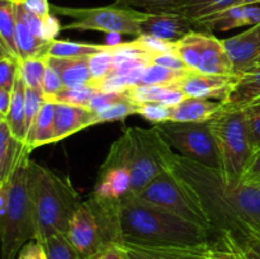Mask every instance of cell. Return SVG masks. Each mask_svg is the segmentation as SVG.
Listing matches in <instances>:
<instances>
[{
	"instance_id": "cell-1",
	"label": "cell",
	"mask_w": 260,
	"mask_h": 259,
	"mask_svg": "<svg viewBox=\"0 0 260 259\" xmlns=\"http://www.w3.org/2000/svg\"><path fill=\"white\" fill-rule=\"evenodd\" d=\"M169 170L207 213L216 238L228 236L240 249L260 245V187L175 152Z\"/></svg>"
},
{
	"instance_id": "cell-2",
	"label": "cell",
	"mask_w": 260,
	"mask_h": 259,
	"mask_svg": "<svg viewBox=\"0 0 260 259\" xmlns=\"http://www.w3.org/2000/svg\"><path fill=\"white\" fill-rule=\"evenodd\" d=\"M122 244L141 246H192L211 243L212 233L159 206L127 195L121 206Z\"/></svg>"
},
{
	"instance_id": "cell-3",
	"label": "cell",
	"mask_w": 260,
	"mask_h": 259,
	"mask_svg": "<svg viewBox=\"0 0 260 259\" xmlns=\"http://www.w3.org/2000/svg\"><path fill=\"white\" fill-rule=\"evenodd\" d=\"M29 196L36 225L35 240L42 243L53 235H66L71 217L83 202L69 177L32 160Z\"/></svg>"
},
{
	"instance_id": "cell-4",
	"label": "cell",
	"mask_w": 260,
	"mask_h": 259,
	"mask_svg": "<svg viewBox=\"0 0 260 259\" xmlns=\"http://www.w3.org/2000/svg\"><path fill=\"white\" fill-rule=\"evenodd\" d=\"M122 198L91 193L69 223L66 238L80 259H98L112 246L122 245Z\"/></svg>"
},
{
	"instance_id": "cell-5",
	"label": "cell",
	"mask_w": 260,
	"mask_h": 259,
	"mask_svg": "<svg viewBox=\"0 0 260 259\" xmlns=\"http://www.w3.org/2000/svg\"><path fill=\"white\" fill-rule=\"evenodd\" d=\"M33 150L25 144L9 180L8 206L0 217L2 259H17L20 249L36 239V225L29 196V168Z\"/></svg>"
},
{
	"instance_id": "cell-6",
	"label": "cell",
	"mask_w": 260,
	"mask_h": 259,
	"mask_svg": "<svg viewBox=\"0 0 260 259\" xmlns=\"http://www.w3.org/2000/svg\"><path fill=\"white\" fill-rule=\"evenodd\" d=\"M221 157V172L229 179L241 180L254 154L244 109L223 108L208 121Z\"/></svg>"
},
{
	"instance_id": "cell-7",
	"label": "cell",
	"mask_w": 260,
	"mask_h": 259,
	"mask_svg": "<svg viewBox=\"0 0 260 259\" xmlns=\"http://www.w3.org/2000/svg\"><path fill=\"white\" fill-rule=\"evenodd\" d=\"M51 13L73 19L61 29L101 30L114 35H141V22L146 12H140L126 5H113L98 8H70L51 4Z\"/></svg>"
},
{
	"instance_id": "cell-8",
	"label": "cell",
	"mask_w": 260,
	"mask_h": 259,
	"mask_svg": "<svg viewBox=\"0 0 260 259\" xmlns=\"http://www.w3.org/2000/svg\"><path fill=\"white\" fill-rule=\"evenodd\" d=\"M132 137L131 190L137 195L161 173L169 170L173 151L156 126L151 128L128 127Z\"/></svg>"
},
{
	"instance_id": "cell-9",
	"label": "cell",
	"mask_w": 260,
	"mask_h": 259,
	"mask_svg": "<svg viewBox=\"0 0 260 259\" xmlns=\"http://www.w3.org/2000/svg\"><path fill=\"white\" fill-rule=\"evenodd\" d=\"M162 139L180 156L221 170L220 152L208 122H164L155 124Z\"/></svg>"
},
{
	"instance_id": "cell-10",
	"label": "cell",
	"mask_w": 260,
	"mask_h": 259,
	"mask_svg": "<svg viewBox=\"0 0 260 259\" xmlns=\"http://www.w3.org/2000/svg\"><path fill=\"white\" fill-rule=\"evenodd\" d=\"M132 196H136L151 205L159 206L189 222L202 226L213 235V229L207 213L170 170L161 173L141 192Z\"/></svg>"
},
{
	"instance_id": "cell-11",
	"label": "cell",
	"mask_w": 260,
	"mask_h": 259,
	"mask_svg": "<svg viewBox=\"0 0 260 259\" xmlns=\"http://www.w3.org/2000/svg\"><path fill=\"white\" fill-rule=\"evenodd\" d=\"M132 137L129 128L111 145L106 159L99 167L94 195L123 198L131 190Z\"/></svg>"
},
{
	"instance_id": "cell-12",
	"label": "cell",
	"mask_w": 260,
	"mask_h": 259,
	"mask_svg": "<svg viewBox=\"0 0 260 259\" xmlns=\"http://www.w3.org/2000/svg\"><path fill=\"white\" fill-rule=\"evenodd\" d=\"M240 75H211L190 70L177 83L187 96L203 99H218L223 102L239 81Z\"/></svg>"
},
{
	"instance_id": "cell-13",
	"label": "cell",
	"mask_w": 260,
	"mask_h": 259,
	"mask_svg": "<svg viewBox=\"0 0 260 259\" xmlns=\"http://www.w3.org/2000/svg\"><path fill=\"white\" fill-rule=\"evenodd\" d=\"M197 24L182 13H147L141 22V35L151 36L167 42H177Z\"/></svg>"
},
{
	"instance_id": "cell-14",
	"label": "cell",
	"mask_w": 260,
	"mask_h": 259,
	"mask_svg": "<svg viewBox=\"0 0 260 259\" xmlns=\"http://www.w3.org/2000/svg\"><path fill=\"white\" fill-rule=\"evenodd\" d=\"M222 41L233 62L234 73L238 75L248 71L260 58V23Z\"/></svg>"
},
{
	"instance_id": "cell-15",
	"label": "cell",
	"mask_w": 260,
	"mask_h": 259,
	"mask_svg": "<svg viewBox=\"0 0 260 259\" xmlns=\"http://www.w3.org/2000/svg\"><path fill=\"white\" fill-rule=\"evenodd\" d=\"M260 23V4H241L218 14L196 22L203 32H225L234 28L256 25Z\"/></svg>"
},
{
	"instance_id": "cell-16",
	"label": "cell",
	"mask_w": 260,
	"mask_h": 259,
	"mask_svg": "<svg viewBox=\"0 0 260 259\" xmlns=\"http://www.w3.org/2000/svg\"><path fill=\"white\" fill-rule=\"evenodd\" d=\"M55 104V140L53 142L62 141L70 135L98 124L95 113L86 107L65 103Z\"/></svg>"
},
{
	"instance_id": "cell-17",
	"label": "cell",
	"mask_w": 260,
	"mask_h": 259,
	"mask_svg": "<svg viewBox=\"0 0 260 259\" xmlns=\"http://www.w3.org/2000/svg\"><path fill=\"white\" fill-rule=\"evenodd\" d=\"M211 243L192 246H141L122 244L129 259H208Z\"/></svg>"
},
{
	"instance_id": "cell-18",
	"label": "cell",
	"mask_w": 260,
	"mask_h": 259,
	"mask_svg": "<svg viewBox=\"0 0 260 259\" xmlns=\"http://www.w3.org/2000/svg\"><path fill=\"white\" fill-rule=\"evenodd\" d=\"M223 109L222 102L187 96L180 103L170 107L168 122H208Z\"/></svg>"
},
{
	"instance_id": "cell-19",
	"label": "cell",
	"mask_w": 260,
	"mask_h": 259,
	"mask_svg": "<svg viewBox=\"0 0 260 259\" xmlns=\"http://www.w3.org/2000/svg\"><path fill=\"white\" fill-rule=\"evenodd\" d=\"M198 73L211 74V75H233L234 66L229 53L223 46V41L208 33L205 47L201 53Z\"/></svg>"
},
{
	"instance_id": "cell-20",
	"label": "cell",
	"mask_w": 260,
	"mask_h": 259,
	"mask_svg": "<svg viewBox=\"0 0 260 259\" xmlns=\"http://www.w3.org/2000/svg\"><path fill=\"white\" fill-rule=\"evenodd\" d=\"M89 58H61L46 56L47 65L52 66L63 81V86L68 89L78 88V86L91 84V74L89 68Z\"/></svg>"
},
{
	"instance_id": "cell-21",
	"label": "cell",
	"mask_w": 260,
	"mask_h": 259,
	"mask_svg": "<svg viewBox=\"0 0 260 259\" xmlns=\"http://www.w3.org/2000/svg\"><path fill=\"white\" fill-rule=\"evenodd\" d=\"M258 98H260V66L240 74L239 81L222 102V106L223 108L241 109Z\"/></svg>"
},
{
	"instance_id": "cell-22",
	"label": "cell",
	"mask_w": 260,
	"mask_h": 259,
	"mask_svg": "<svg viewBox=\"0 0 260 259\" xmlns=\"http://www.w3.org/2000/svg\"><path fill=\"white\" fill-rule=\"evenodd\" d=\"M128 93L135 103H161L165 106H175L187 98L184 93L178 88L177 84H167V85H132L129 86Z\"/></svg>"
},
{
	"instance_id": "cell-23",
	"label": "cell",
	"mask_w": 260,
	"mask_h": 259,
	"mask_svg": "<svg viewBox=\"0 0 260 259\" xmlns=\"http://www.w3.org/2000/svg\"><path fill=\"white\" fill-rule=\"evenodd\" d=\"M25 142L18 140L4 118H0V183L7 182L19 160Z\"/></svg>"
},
{
	"instance_id": "cell-24",
	"label": "cell",
	"mask_w": 260,
	"mask_h": 259,
	"mask_svg": "<svg viewBox=\"0 0 260 259\" xmlns=\"http://www.w3.org/2000/svg\"><path fill=\"white\" fill-rule=\"evenodd\" d=\"M0 48L2 55L19 61L17 47V12L15 2L0 0Z\"/></svg>"
},
{
	"instance_id": "cell-25",
	"label": "cell",
	"mask_w": 260,
	"mask_h": 259,
	"mask_svg": "<svg viewBox=\"0 0 260 259\" xmlns=\"http://www.w3.org/2000/svg\"><path fill=\"white\" fill-rule=\"evenodd\" d=\"M25 86L20 73H18L17 81L12 91V103H10L9 113L5 121L8 122L12 134L20 141L25 142L27 128H25Z\"/></svg>"
},
{
	"instance_id": "cell-26",
	"label": "cell",
	"mask_w": 260,
	"mask_h": 259,
	"mask_svg": "<svg viewBox=\"0 0 260 259\" xmlns=\"http://www.w3.org/2000/svg\"><path fill=\"white\" fill-rule=\"evenodd\" d=\"M55 107L56 104L50 101H46L43 104L32 131L25 140V144L32 150L52 144L55 140Z\"/></svg>"
},
{
	"instance_id": "cell-27",
	"label": "cell",
	"mask_w": 260,
	"mask_h": 259,
	"mask_svg": "<svg viewBox=\"0 0 260 259\" xmlns=\"http://www.w3.org/2000/svg\"><path fill=\"white\" fill-rule=\"evenodd\" d=\"M51 41H45L33 35L22 18L17 15V47L19 61L30 57H45L47 56Z\"/></svg>"
},
{
	"instance_id": "cell-28",
	"label": "cell",
	"mask_w": 260,
	"mask_h": 259,
	"mask_svg": "<svg viewBox=\"0 0 260 259\" xmlns=\"http://www.w3.org/2000/svg\"><path fill=\"white\" fill-rule=\"evenodd\" d=\"M207 36L208 32L192 30L187 36L180 38L179 41L174 42V52L192 70H197L198 63H200L201 53H202L203 47H205Z\"/></svg>"
},
{
	"instance_id": "cell-29",
	"label": "cell",
	"mask_w": 260,
	"mask_h": 259,
	"mask_svg": "<svg viewBox=\"0 0 260 259\" xmlns=\"http://www.w3.org/2000/svg\"><path fill=\"white\" fill-rule=\"evenodd\" d=\"M108 45H95V43L84 42H70V41H51L48 47L47 56L50 57L61 58H79V57H91L95 53L107 50Z\"/></svg>"
},
{
	"instance_id": "cell-30",
	"label": "cell",
	"mask_w": 260,
	"mask_h": 259,
	"mask_svg": "<svg viewBox=\"0 0 260 259\" xmlns=\"http://www.w3.org/2000/svg\"><path fill=\"white\" fill-rule=\"evenodd\" d=\"M241 4H244V0H190L178 13L198 22Z\"/></svg>"
},
{
	"instance_id": "cell-31",
	"label": "cell",
	"mask_w": 260,
	"mask_h": 259,
	"mask_svg": "<svg viewBox=\"0 0 260 259\" xmlns=\"http://www.w3.org/2000/svg\"><path fill=\"white\" fill-rule=\"evenodd\" d=\"M139 111L140 104L135 103L134 99L129 95L128 90H127L126 96L114 102V103L109 104V106L104 107L101 111L94 112V113H95L96 122L99 124L106 123V122L123 121V119L132 116V114H139Z\"/></svg>"
},
{
	"instance_id": "cell-32",
	"label": "cell",
	"mask_w": 260,
	"mask_h": 259,
	"mask_svg": "<svg viewBox=\"0 0 260 259\" xmlns=\"http://www.w3.org/2000/svg\"><path fill=\"white\" fill-rule=\"evenodd\" d=\"M190 71V70H189ZM189 71L173 70V69L164 68V66L150 63L144 69L140 75L136 85H167V84H177L185 74Z\"/></svg>"
},
{
	"instance_id": "cell-33",
	"label": "cell",
	"mask_w": 260,
	"mask_h": 259,
	"mask_svg": "<svg viewBox=\"0 0 260 259\" xmlns=\"http://www.w3.org/2000/svg\"><path fill=\"white\" fill-rule=\"evenodd\" d=\"M101 89L95 84H86V85L78 86V88H63L55 95L50 96L46 101H50L52 103H65L73 104V106L88 107L91 99L101 93Z\"/></svg>"
},
{
	"instance_id": "cell-34",
	"label": "cell",
	"mask_w": 260,
	"mask_h": 259,
	"mask_svg": "<svg viewBox=\"0 0 260 259\" xmlns=\"http://www.w3.org/2000/svg\"><path fill=\"white\" fill-rule=\"evenodd\" d=\"M47 61L45 57H30L19 61V73L25 86L43 93V78H45Z\"/></svg>"
},
{
	"instance_id": "cell-35",
	"label": "cell",
	"mask_w": 260,
	"mask_h": 259,
	"mask_svg": "<svg viewBox=\"0 0 260 259\" xmlns=\"http://www.w3.org/2000/svg\"><path fill=\"white\" fill-rule=\"evenodd\" d=\"M190 0H116V4L142 8L147 13H178Z\"/></svg>"
},
{
	"instance_id": "cell-36",
	"label": "cell",
	"mask_w": 260,
	"mask_h": 259,
	"mask_svg": "<svg viewBox=\"0 0 260 259\" xmlns=\"http://www.w3.org/2000/svg\"><path fill=\"white\" fill-rule=\"evenodd\" d=\"M114 65L113 46L108 45V48L102 52L95 53L89 58V68H90L91 80L99 88V84L112 73Z\"/></svg>"
},
{
	"instance_id": "cell-37",
	"label": "cell",
	"mask_w": 260,
	"mask_h": 259,
	"mask_svg": "<svg viewBox=\"0 0 260 259\" xmlns=\"http://www.w3.org/2000/svg\"><path fill=\"white\" fill-rule=\"evenodd\" d=\"M48 259H80L65 234H58L42 241Z\"/></svg>"
},
{
	"instance_id": "cell-38",
	"label": "cell",
	"mask_w": 260,
	"mask_h": 259,
	"mask_svg": "<svg viewBox=\"0 0 260 259\" xmlns=\"http://www.w3.org/2000/svg\"><path fill=\"white\" fill-rule=\"evenodd\" d=\"M45 102L46 98L43 93L30 88L25 89V128H27V136L32 131ZM25 140H27V137H25Z\"/></svg>"
},
{
	"instance_id": "cell-39",
	"label": "cell",
	"mask_w": 260,
	"mask_h": 259,
	"mask_svg": "<svg viewBox=\"0 0 260 259\" xmlns=\"http://www.w3.org/2000/svg\"><path fill=\"white\" fill-rule=\"evenodd\" d=\"M19 73V61L10 56H0V88L13 91Z\"/></svg>"
},
{
	"instance_id": "cell-40",
	"label": "cell",
	"mask_w": 260,
	"mask_h": 259,
	"mask_svg": "<svg viewBox=\"0 0 260 259\" xmlns=\"http://www.w3.org/2000/svg\"><path fill=\"white\" fill-rule=\"evenodd\" d=\"M241 109H244L246 114L251 145H253V150L255 152L260 149V98L255 99Z\"/></svg>"
},
{
	"instance_id": "cell-41",
	"label": "cell",
	"mask_w": 260,
	"mask_h": 259,
	"mask_svg": "<svg viewBox=\"0 0 260 259\" xmlns=\"http://www.w3.org/2000/svg\"><path fill=\"white\" fill-rule=\"evenodd\" d=\"M208 259H240L238 248L228 236H218L215 243H211Z\"/></svg>"
},
{
	"instance_id": "cell-42",
	"label": "cell",
	"mask_w": 260,
	"mask_h": 259,
	"mask_svg": "<svg viewBox=\"0 0 260 259\" xmlns=\"http://www.w3.org/2000/svg\"><path fill=\"white\" fill-rule=\"evenodd\" d=\"M140 116L144 117L146 121L152 122L155 124L164 123L169 121L170 107L161 103H144L140 104Z\"/></svg>"
},
{
	"instance_id": "cell-43",
	"label": "cell",
	"mask_w": 260,
	"mask_h": 259,
	"mask_svg": "<svg viewBox=\"0 0 260 259\" xmlns=\"http://www.w3.org/2000/svg\"><path fill=\"white\" fill-rule=\"evenodd\" d=\"M63 88H65V86H63V81L62 79H61L60 74H58L52 66L47 65L45 78H43V95H45V98L47 99L50 98V96L55 95L58 91L62 90Z\"/></svg>"
},
{
	"instance_id": "cell-44",
	"label": "cell",
	"mask_w": 260,
	"mask_h": 259,
	"mask_svg": "<svg viewBox=\"0 0 260 259\" xmlns=\"http://www.w3.org/2000/svg\"><path fill=\"white\" fill-rule=\"evenodd\" d=\"M152 63L156 65L164 66V68L173 69V70H180V71H189L187 63L179 57L175 52H162L157 53V55L152 56Z\"/></svg>"
},
{
	"instance_id": "cell-45",
	"label": "cell",
	"mask_w": 260,
	"mask_h": 259,
	"mask_svg": "<svg viewBox=\"0 0 260 259\" xmlns=\"http://www.w3.org/2000/svg\"><path fill=\"white\" fill-rule=\"evenodd\" d=\"M241 182L260 187V149L255 151L249 160L241 177Z\"/></svg>"
},
{
	"instance_id": "cell-46",
	"label": "cell",
	"mask_w": 260,
	"mask_h": 259,
	"mask_svg": "<svg viewBox=\"0 0 260 259\" xmlns=\"http://www.w3.org/2000/svg\"><path fill=\"white\" fill-rule=\"evenodd\" d=\"M17 259H48V255L40 241L30 240L20 249Z\"/></svg>"
},
{
	"instance_id": "cell-47",
	"label": "cell",
	"mask_w": 260,
	"mask_h": 259,
	"mask_svg": "<svg viewBox=\"0 0 260 259\" xmlns=\"http://www.w3.org/2000/svg\"><path fill=\"white\" fill-rule=\"evenodd\" d=\"M23 3L30 12L40 17H47L51 14V4L48 0H23Z\"/></svg>"
},
{
	"instance_id": "cell-48",
	"label": "cell",
	"mask_w": 260,
	"mask_h": 259,
	"mask_svg": "<svg viewBox=\"0 0 260 259\" xmlns=\"http://www.w3.org/2000/svg\"><path fill=\"white\" fill-rule=\"evenodd\" d=\"M12 103V91L0 88V118H7Z\"/></svg>"
},
{
	"instance_id": "cell-49",
	"label": "cell",
	"mask_w": 260,
	"mask_h": 259,
	"mask_svg": "<svg viewBox=\"0 0 260 259\" xmlns=\"http://www.w3.org/2000/svg\"><path fill=\"white\" fill-rule=\"evenodd\" d=\"M98 259H129V258L121 245H116V246H112V248L108 249L107 251H104Z\"/></svg>"
},
{
	"instance_id": "cell-50",
	"label": "cell",
	"mask_w": 260,
	"mask_h": 259,
	"mask_svg": "<svg viewBox=\"0 0 260 259\" xmlns=\"http://www.w3.org/2000/svg\"><path fill=\"white\" fill-rule=\"evenodd\" d=\"M239 248V246H238ZM240 249V248H239ZM241 254L245 259H260V245L258 246H249V248L240 249Z\"/></svg>"
},
{
	"instance_id": "cell-51",
	"label": "cell",
	"mask_w": 260,
	"mask_h": 259,
	"mask_svg": "<svg viewBox=\"0 0 260 259\" xmlns=\"http://www.w3.org/2000/svg\"><path fill=\"white\" fill-rule=\"evenodd\" d=\"M244 4H260V0H244Z\"/></svg>"
},
{
	"instance_id": "cell-52",
	"label": "cell",
	"mask_w": 260,
	"mask_h": 259,
	"mask_svg": "<svg viewBox=\"0 0 260 259\" xmlns=\"http://www.w3.org/2000/svg\"><path fill=\"white\" fill-rule=\"evenodd\" d=\"M258 66H260V58H258V60H256V62L254 63L253 66H251L250 69H254V68H258ZM250 69H249V70H250Z\"/></svg>"
},
{
	"instance_id": "cell-53",
	"label": "cell",
	"mask_w": 260,
	"mask_h": 259,
	"mask_svg": "<svg viewBox=\"0 0 260 259\" xmlns=\"http://www.w3.org/2000/svg\"><path fill=\"white\" fill-rule=\"evenodd\" d=\"M235 246H236V245H235ZM236 248H238V246H236ZM238 251H239V255H240V259H245V258H244V256H243V254H241L240 249H239V248H238Z\"/></svg>"
},
{
	"instance_id": "cell-54",
	"label": "cell",
	"mask_w": 260,
	"mask_h": 259,
	"mask_svg": "<svg viewBox=\"0 0 260 259\" xmlns=\"http://www.w3.org/2000/svg\"><path fill=\"white\" fill-rule=\"evenodd\" d=\"M10 2H20V0H10Z\"/></svg>"
}]
</instances>
